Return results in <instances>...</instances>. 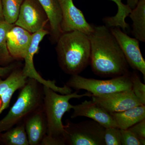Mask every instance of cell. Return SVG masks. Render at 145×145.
<instances>
[{"label": "cell", "instance_id": "obj_4", "mask_svg": "<svg viewBox=\"0 0 145 145\" xmlns=\"http://www.w3.org/2000/svg\"><path fill=\"white\" fill-rule=\"evenodd\" d=\"M34 79L29 78L21 88L16 102L8 113L0 121V132L7 130L35 112L43 108V87Z\"/></svg>", "mask_w": 145, "mask_h": 145}, {"label": "cell", "instance_id": "obj_26", "mask_svg": "<svg viewBox=\"0 0 145 145\" xmlns=\"http://www.w3.org/2000/svg\"><path fill=\"white\" fill-rule=\"evenodd\" d=\"M127 129L135 134L140 140H145V119L133 125Z\"/></svg>", "mask_w": 145, "mask_h": 145}, {"label": "cell", "instance_id": "obj_29", "mask_svg": "<svg viewBox=\"0 0 145 145\" xmlns=\"http://www.w3.org/2000/svg\"><path fill=\"white\" fill-rule=\"evenodd\" d=\"M127 4L131 9H133L136 6L140 0H126Z\"/></svg>", "mask_w": 145, "mask_h": 145}, {"label": "cell", "instance_id": "obj_19", "mask_svg": "<svg viewBox=\"0 0 145 145\" xmlns=\"http://www.w3.org/2000/svg\"><path fill=\"white\" fill-rule=\"evenodd\" d=\"M0 135V141L6 145H29L24 122Z\"/></svg>", "mask_w": 145, "mask_h": 145}, {"label": "cell", "instance_id": "obj_22", "mask_svg": "<svg viewBox=\"0 0 145 145\" xmlns=\"http://www.w3.org/2000/svg\"><path fill=\"white\" fill-rule=\"evenodd\" d=\"M15 24H10L5 21L0 22V65H7L13 59L8 52L7 44V34Z\"/></svg>", "mask_w": 145, "mask_h": 145}, {"label": "cell", "instance_id": "obj_23", "mask_svg": "<svg viewBox=\"0 0 145 145\" xmlns=\"http://www.w3.org/2000/svg\"><path fill=\"white\" fill-rule=\"evenodd\" d=\"M132 84V90L135 96L143 105H145V85L142 82L136 71L130 72Z\"/></svg>", "mask_w": 145, "mask_h": 145}, {"label": "cell", "instance_id": "obj_9", "mask_svg": "<svg viewBox=\"0 0 145 145\" xmlns=\"http://www.w3.org/2000/svg\"><path fill=\"white\" fill-rule=\"evenodd\" d=\"M62 11L61 28L62 33L77 31L89 35L93 31V24L86 20L83 12L77 8L73 0H59Z\"/></svg>", "mask_w": 145, "mask_h": 145}, {"label": "cell", "instance_id": "obj_18", "mask_svg": "<svg viewBox=\"0 0 145 145\" xmlns=\"http://www.w3.org/2000/svg\"><path fill=\"white\" fill-rule=\"evenodd\" d=\"M114 2L118 7L117 12L115 16L111 17H105L103 22L106 26L109 28L119 27L123 31L129 28V25L125 21L127 17L129 16L132 9L127 4H124L122 0H110Z\"/></svg>", "mask_w": 145, "mask_h": 145}, {"label": "cell", "instance_id": "obj_25", "mask_svg": "<svg viewBox=\"0 0 145 145\" xmlns=\"http://www.w3.org/2000/svg\"><path fill=\"white\" fill-rule=\"evenodd\" d=\"M121 145H145V140H140L128 129H120Z\"/></svg>", "mask_w": 145, "mask_h": 145}, {"label": "cell", "instance_id": "obj_14", "mask_svg": "<svg viewBox=\"0 0 145 145\" xmlns=\"http://www.w3.org/2000/svg\"><path fill=\"white\" fill-rule=\"evenodd\" d=\"M24 122L29 144L40 145L47 131L46 119L43 108L29 115Z\"/></svg>", "mask_w": 145, "mask_h": 145}, {"label": "cell", "instance_id": "obj_2", "mask_svg": "<svg viewBox=\"0 0 145 145\" xmlns=\"http://www.w3.org/2000/svg\"><path fill=\"white\" fill-rule=\"evenodd\" d=\"M56 51L60 67L66 74L79 75L90 62L88 35L75 31L63 33L57 42Z\"/></svg>", "mask_w": 145, "mask_h": 145}, {"label": "cell", "instance_id": "obj_20", "mask_svg": "<svg viewBox=\"0 0 145 145\" xmlns=\"http://www.w3.org/2000/svg\"><path fill=\"white\" fill-rule=\"evenodd\" d=\"M28 78L24 75L22 69H14L5 80L0 78V96L7 91L11 88L17 85L24 87Z\"/></svg>", "mask_w": 145, "mask_h": 145}, {"label": "cell", "instance_id": "obj_32", "mask_svg": "<svg viewBox=\"0 0 145 145\" xmlns=\"http://www.w3.org/2000/svg\"><path fill=\"white\" fill-rule=\"evenodd\" d=\"M1 133L0 132V135H1Z\"/></svg>", "mask_w": 145, "mask_h": 145}, {"label": "cell", "instance_id": "obj_17", "mask_svg": "<svg viewBox=\"0 0 145 145\" xmlns=\"http://www.w3.org/2000/svg\"><path fill=\"white\" fill-rule=\"evenodd\" d=\"M132 21V34L139 41L145 42V0H140L130 13Z\"/></svg>", "mask_w": 145, "mask_h": 145}, {"label": "cell", "instance_id": "obj_21", "mask_svg": "<svg viewBox=\"0 0 145 145\" xmlns=\"http://www.w3.org/2000/svg\"><path fill=\"white\" fill-rule=\"evenodd\" d=\"M24 1L2 0L5 22L10 24H15Z\"/></svg>", "mask_w": 145, "mask_h": 145}, {"label": "cell", "instance_id": "obj_24", "mask_svg": "<svg viewBox=\"0 0 145 145\" xmlns=\"http://www.w3.org/2000/svg\"><path fill=\"white\" fill-rule=\"evenodd\" d=\"M104 140L105 145H121L120 129L117 127L105 128Z\"/></svg>", "mask_w": 145, "mask_h": 145}, {"label": "cell", "instance_id": "obj_5", "mask_svg": "<svg viewBox=\"0 0 145 145\" xmlns=\"http://www.w3.org/2000/svg\"><path fill=\"white\" fill-rule=\"evenodd\" d=\"M130 72L129 71L125 75L104 80L86 78L79 75H71L66 85L76 90H86L93 96L131 90L132 84Z\"/></svg>", "mask_w": 145, "mask_h": 145}, {"label": "cell", "instance_id": "obj_8", "mask_svg": "<svg viewBox=\"0 0 145 145\" xmlns=\"http://www.w3.org/2000/svg\"><path fill=\"white\" fill-rule=\"evenodd\" d=\"M48 19L38 0H24L15 25L33 34L44 28Z\"/></svg>", "mask_w": 145, "mask_h": 145}, {"label": "cell", "instance_id": "obj_10", "mask_svg": "<svg viewBox=\"0 0 145 145\" xmlns=\"http://www.w3.org/2000/svg\"><path fill=\"white\" fill-rule=\"evenodd\" d=\"M91 100L110 113L120 112L137 106L143 105L132 89L91 96Z\"/></svg>", "mask_w": 145, "mask_h": 145}, {"label": "cell", "instance_id": "obj_11", "mask_svg": "<svg viewBox=\"0 0 145 145\" xmlns=\"http://www.w3.org/2000/svg\"><path fill=\"white\" fill-rule=\"evenodd\" d=\"M48 34L49 32L44 29L32 34L31 43L24 59L25 65L22 71L27 78L34 79L43 86L57 91L59 90L60 87L56 85L55 81L47 80L42 78L36 71L34 63V56L39 51V44L44 36Z\"/></svg>", "mask_w": 145, "mask_h": 145}, {"label": "cell", "instance_id": "obj_16", "mask_svg": "<svg viewBox=\"0 0 145 145\" xmlns=\"http://www.w3.org/2000/svg\"><path fill=\"white\" fill-rule=\"evenodd\" d=\"M117 127L128 129L133 125L145 119V106L141 105L118 112L110 113Z\"/></svg>", "mask_w": 145, "mask_h": 145}, {"label": "cell", "instance_id": "obj_31", "mask_svg": "<svg viewBox=\"0 0 145 145\" xmlns=\"http://www.w3.org/2000/svg\"><path fill=\"white\" fill-rule=\"evenodd\" d=\"M3 103L2 102L1 99V96H0V114L3 112Z\"/></svg>", "mask_w": 145, "mask_h": 145}, {"label": "cell", "instance_id": "obj_13", "mask_svg": "<svg viewBox=\"0 0 145 145\" xmlns=\"http://www.w3.org/2000/svg\"><path fill=\"white\" fill-rule=\"evenodd\" d=\"M32 34L14 25L7 34L8 52L13 59H24L32 39Z\"/></svg>", "mask_w": 145, "mask_h": 145}, {"label": "cell", "instance_id": "obj_3", "mask_svg": "<svg viewBox=\"0 0 145 145\" xmlns=\"http://www.w3.org/2000/svg\"><path fill=\"white\" fill-rule=\"evenodd\" d=\"M43 109L47 125L45 135L62 139L65 141L64 125L63 124L62 119L66 112H70L72 109L73 105L69 102L70 100L73 99H80L86 96L91 97L92 94L88 91L79 94L78 90L69 94H59L48 87L43 86Z\"/></svg>", "mask_w": 145, "mask_h": 145}, {"label": "cell", "instance_id": "obj_6", "mask_svg": "<svg viewBox=\"0 0 145 145\" xmlns=\"http://www.w3.org/2000/svg\"><path fill=\"white\" fill-rule=\"evenodd\" d=\"M64 130L66 145H105V128L93 120L76 123L69 120L64 125Z\"/></svg>", "mask_w": 145, "mask_h": 145}, {"label": "cell", "instance_id": "obj_15", "mask_svg": "<svg viewBox=\"0 0 145 145\" xmlns=\"http://www.w3.org/2000/svg\"><path fill=\"white\" fill-rule=\"evenodd\" d=\"M38 1L48 19L52 40L56 43L63 34L61 28L62 11L59 0Z\"/></svg>", "mask_w": 145, "mask_h": 145}, {"label": "cell", "instance_id": "obj_30", "mask_svg": "<svg viewBox=\"0 0 145 145\" xmlns=\"http://www.w3.org/2000/svg\"><path fill=\"white\" fill-rule=\"evenodd\" d=\"M4 21L3 14L2 3V0H0V22Z\"/></svg>", "mask_w": 145, "mask_h": 145}, {"label": "cell", "instance_id": "obj_27", "mask_svg": "<svg viewBox=\"0 0 145 145\" xmlns=\"http://www.w3.org/2000/svg\"><path fill=\"white\" fill-rule=\"evenodd\" d=\"M41 145H65L63 140L45 135L42 140Z\"/></svg>", "mask_w": 145, "mask_h": 145}, {"label": "cell", "instance_id": "obj_1", "mask_svg": "<svg viewBox=\"0 0 145 145\" xmlns=\"http://www.w3.org/2000/svg\"><path fill=\"white\" fill-rule=\"evenodd\" d=\"M90 40L91 70L101 78H113L129 72V65L110 28L93 24Z\"/></svg>", "mask_w": 145, "mask_h": 145}, {"label": "cell", "instance_id": "obj_28", "mask_svg": "<svg viewBox=\"0 0 145 145\" xmlns=\"http://www.w3.org/2000/svg\"><path fill=\"white\" fill-rule=\"evenodd\" d=\"M15 65L11 64L4 67L0 66V78L10 74L15 69Z\"/></svg>", "mask_w": 145, "mask_h": 145}, {"label": "cell", "instance_id": "obj_7", "mask_svg": "<svg viewBox=\"0 0 145 145\" xmlns=\"http://www.w3.org/2000/svg\"><path fill=\"white\" fill-rule=\"evenodd\" d=\"M110 28L116 38L129 66L133 70L139 71L145 80V61L140 46V41L135 38L127 35L119 27Z\"/></svg>", "mask_w": 145, "mask_h": 145}, {"label": "cell", "instance_id": "obj_12", "mask_svg": "<svg viewBox=\"0 0 145 145\" xmlns=\"http://www.w3.org/2000/svg\"><path fill=\"white\" fill-rule=\"evenodd\" d=\"M73 111L71 117H88L97 122L105 128L117 127L110 113L92 100H85L81 104L73 105Z\"/></svg>", "mask_w": 145, "mask_h": 145}]
</instances>
